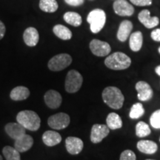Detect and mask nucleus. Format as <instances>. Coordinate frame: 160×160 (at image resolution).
<instances>
[{"mask_svg": "<svg viewBox=\"0 0 160 160\" xmlns=\"http://www.w3.org/2000/svg\"><path fill=\"white\" fill-rule=\"evenodd\" d=\"M65 146L70 154L77 155L82 151L84 143L79 138L69 137L65 140Z\"/></svg>", "mask_w": 160, "mask_h": 160, "instance_id": "ddd939ff", "label": "nucleus"}, {"mask_svg": "<svg viewBox=\"0 0 160 160\" xmlns=\"http://www.w3.org/2000/svg\"><path fill=\"white\" fill-rule=\"evenodd\" d=\"M63 18L66 22L72 26H74V27H79L82 22V17L76 12H67L64 14Z\"/></svg>", "mask_w": 160, "mask_h": 160, "instance_id": "393cba45", "label": "nucleus"}, {"mask_svg": "<svg viewBox=\"0 0 160 160\" xmlns=\"http://www.w3.org/2000/svg\"><path fill=\"white\" fill-rule=\"evenodd\" d=\"M83 82L82 76L76 70H71L68 73L65 79V87L66 91L73 93L81 88Z\"/></svg>", "mask_w": 160, "mask_h": 160, "instance_id": "39448f33", "label": "nucleus"}, {"mask_svg": "<svg viewBox=\"0 0 160 160\" xmlns=\"http://www.w3.org/2000/svg\"><path fill=\"white\" fill-rule=\"evenodd\" d=\"M158 51H159V53H160V47L159 48V50H158Z\"/></svg>", "mask_w": 160, "mask_h": 160, "instance_id": "4c0bfd02", "label": "nucleus"}, {"mask_svg": "<svg viewBox=\"0 0 160 160\" xmlns=\"http://www.w3.org/2000/svg\"><path fill=\"white\" fill-rule=\"evenodd\" d=\"M5 132L12 139L17 140L25 134L26 129L19 122L8 123L5 127Z\"/></svg>", "mask_w": 160, "mask_h": 160, "instance_id": "2eb2a0df", "label": "nucleus"}, {"mask_svg": "<svg viewBox=\"0 0 160 160\" xmlns=\"http://www.w3.org/2000/svg\"><path fill=\"white\" fill-rule=\"evenodd\" d=\"M2 153L7 160H21L20 153L15 148L5 146L2 150Z\"/></svg>", "mask_w": 160, "mask_h": 160, "instance_id": "bb28decb", "label": "nucleus"}, {"mask_svg": "<svg viewBox=\"0 0 160 160\" xmlns=\"http://www.w3.org/2000/svg\"><path fill=\"white\" fill-rule=\"evenodd\" d=\"M53 31L58 38L62 40H70L72 38L71 30L62 25H55L53 28Z\"/></svg>", "mask_w": 160, "mask_h": 160, "instance_id": "b1692460", "label": "nucleus"}, {"mask_svg": "<svg viewBox=\"0 0 160 160\" xmlns=\"http://www.w3.org/2000/svg\"><path fill=\"white\" fill-rule=\"evenodd\" d=\"M150 122L153 128L156 129L160 128V109L152 113L150 118Z\"/></svg>", "mask_w": 160, "mask_h": 160, "instance_id": "c756f323", "label": "nucleus"}, {"mask_svg": "<svg viewBox=\"0 0 160 160\" xmlns=\"http://www.w3.org/2000/svg\"><path fill=\"white\" fill-rule=\"evenodd\" d=\"M144 113H145V110H144L142 104L138 102L132 106L131 111H130L129 116L131 119H137L142 117Z\"/></svg>", "mask_w": 160, "mask_h": 160, "instance_id": "c85d7f7f", "label": "nucleus"}, {"mask_svg": "<svg viewBox=\"0 0 160 160\" xmlns=\"http://www.w3.org/2000/svg\"><path fill=\"white\" fill-rule=\"evenodd\" d=\"M5 26L4 25V23L2 21H0V40H1L4 37V36L5 34Z\"/></svg>", "mask_w": 160, "mask_h": 160, "instance_id": "f704fd0d", "label": "nucleus"}, {"mask_svg": "<svg viewBox=\"0 0 160 160\" xmlns=\"http://www.w3.org/2000/svg\"><path fill=\"white\" fill-rule=\"evenodd\" d=\"M119 160H137L135 153L130 150H125L121 153Z\"/></svg>", "mask_w": 160, "mask_h": 160, "instance_id": "7c9ffc66", "label": "nucleus"}, {"mask_svg": "<svg viewBox=\"0 0 160 160\" xmlns=\"http://www.w3.org/2000/svg\"><path fill=\"white\" fill-rule=\"evenodd\" d=\"M107 126L111 130L119 129L122 127V120L117 113H111L106 118Z\"/></svg>", "mask_w": 160, "mask_h": 160, "instance_id": "5701e85b", "label": "nucleus"}, {"mask_svg": "<svg viewBox=\"0 0 160 160\" xmlns=\"http://www.w3.org/2000/svg\"><path fill=\"white\" fill-rule=\"evenodd\" d=\"M87 22L90 24L92 33H98L102 30L106 22L105 12L102 9H94L88 13Z\"/></svg>", "mask_w": 160, "mask_h": 160, "instance_id": "20e7f679", "label": "nucleus"}, {"mask_svg": "<svg viewBox=\"0 0 160 160\" xmlns=\"http://www.w3.org/2000/svg\"><path fill=\"white\" fill-rule=\"evenodd\" d=\"M102 99L104 102L111 108L118 110L122 107L125 97L117 87H107L102 92Z\"/></svg>", "mask_w": 160, "mask_h": 160, "instance_id": "f257e3e1", "label": "nucleus"}, {"mask_svg": "<svg viewBox=\"0 0 160 160\" xmlns=\"http://www.w3.org/2000/svg\"><path fill=\"white\" fill-rule=\"evenodd\" d=\"M132 4L137 6H150L152 4V0H130Z\"/></svg>", "mask_w": 160, "mask_h": 160, "instance_id": "2f4dec72", "label": "nucleus"}, {"mask_svg": "<svg viewBox=\"0 0 160 160\" xmlns=\"http://www.w3.org/2000/svg\"><path fill=\"white\" fill-rule=\"evenodd\" d=\"M143 44V36L142 32L136 31L131 35L129 39L130 48L133 52H138L141 50Z\"/></svg>", "mask_w": 160, "mask_h": 160, "instance_id": "412c9836", "label": "nucleus"}, {"mask_svg": "<svg viewBox=\"0 0 160 160\" xmlns=\"http://www.w3.org/2000/svg\"><path fill=\"white\" fill-rule=\"evenodd\" d=\"M155 71H156V73H157L158 75L160 76V65L157 66V67L156 68H155Z\"/></svg>", "mask_w": 160, "mask_h": 160, "instance_id": "c9c22d12", "label": "nucleus"}, {"mask_svg": "<svg viewBox=\"0 0 160 160\" xmlns=\"http://www.w3.org/2000/svg\"><path fill=\"white\" fill-rule=\"evenodd\" d=\"M133 29V24L129 20H124L120 23L117 31V39L120 42H125L129 37Z\"/></svg>", "mask_w": 160, "mask_h": 160, "instance_id": "a211bd4d", "label": "nucleus"}, {"mask_svg": "<svg viewBox=\"0 0 160 160\" xmlns=\"http://www.w3.org/2000/svg\"><path fill=\"white\" fill-rule=\"evenodd\" d=\"M42 141L47 146L52 147L61 142L62 137L57 132L53 131H47L43 133Z\"/></svg>", "mask_w": 160, "mask_h": 160, "instance_id": "6ab92c4d", "label": "nucleus"}, {"mask_svg": "<svg viewBox=\"0 0 160 160\" xmlns=\"http://www.w3.org/2000/svg\"><path fill=\"white\" fill-rule=\"evenodd\" d=\"M113 8L115 13L121 17H131L134 13V8L126 0H116Z\"/></svg>", "mask_w": 160, "mask_h": 160, "instance_id": "9d476101", "label": "nucleus"}, {"mask_svg": "<svg viewBox=\"0 0 160 160\" xmlns=\"http://www.w3.org/2000/svg\"><path fill=\"white\" fill-rule=\"evenodd\" d=\"M65 3L68 4V5L77 7V6H80L82 5V4L85 2V0H65Z\"/></svg>", "mask_w": 160, "mask_h": 160, "instance_id": "473e14b6", "label": "nucleus"}, {"mask_svg": "<svg viewBox=\"0 0 160 160\" xmlns=\"http://www.w3.org/2000/svg\"><path fill=\"white\" fill-rule=\"evenodd\" d=\"M72 62V58L68 53H60L49 60L48 68L52 71H60L68 68Z\"/></svg>", "mask_w": 160, "mask_h": 160, "instance_id": "423d86ee", "label": "nucleus"}, {"mask_svg": "<svg viewBox=\"0 0 160 160\" xmlns=\"http://www.w3.org/2000/svg\"><path fill=\"white\" fill-rule=\"evenodd\" d=\"M146 160H153V159H146Z\"/></svg>", "mask_w": 160, "mask_h": 160, "instance_id": "58836bf2", "label": "nucleus"}, {"mask_svg": "<svg viewBox=\"0 0 160 160\" xmlns=\"http://www.w3.org/2000/svg\"><path fill=\"white\" fill-rule=\"evenodd\" d=\"M139 22L147 28H153L159 23V19L157 17H151V12L148 10H143L138 15Z\"/></svg>", "mask_w": 160, "mask_h": 160, "instance_id": "4468645a", "label": "nucleus"}, {"mask_svg": "<svg viewBox=\"0 0 160 160\" xmlns=\"http://www.w3.org/2000/svg\"><path fill=\"white\" fill-rule=\"evenodd\" d=\"M33 145V139L30 135H23L19 139L15 140L14 148L19 153H24L31 148Z\"/></svg>", "mask_w": 160, "mask_h": 160, "instance_id": "dca6fc26", "label": "nucleus"}, {"mask_svg": "<svg viewBox=\"0 0 160 160\" xmlns=\"http://www.w3.org/2000/svg\"><path fill=\"white\" fill-rule=\"evenodd\" d=\"M151 37L152 39L154 40L156 42H160V28H157L153 30L151 32Z\"/></svg>", "mask_w": 160, "mask_h": 160, "instance_id": "72a5a7b5", "label": "nucleus"}, {"mask_svg": "<svg viewBox=\"0 0 160 160\" xmlns=\"http://www.w3.org/2000/svg\"><path fill=\"white\" fill-rule=\"evenodd\" d=\"M151 133V129L147 123L139 122L136 125V134L139 137H145Z\"/></svg>", "mask_w": 160, "mask_h": 160, "instance_id": "cd10ccee", "label": "nucleus"}, {"mask_svg": "<svg viewBox=\"0 0 160 160\" xmlns=\"http://www.w3.org/2000/svg\"><path fill=\"white\" fill-rule=\"evenodd\" d=\"M159 141H160V138H159Z\"/></svg>", "mask_w": 160, "mask_h": 160, "instance_id": "ea45409f", "label": "nucleus"}, {"mask_svg": "<svg viewBox=\"0 0 160 160\" xmlns=\"http://www.w3.org/2000/svg\"><path fill=\"white\" fill-rule=\"evenodd\" d=\"M58 5L56 0H40L39 8L46 13H54L57 11Z\"/></svg>", "mask_w": 160, "mask_h": 160, "instance_id": "a878e982", "label": "nucleus"}, {"mask_svg": "<svg viewBox=\"0 0 160 160\" xmlns=\"http://www.w3.org/2000/svg\"><path fill=\"white\" fill-rule=\"evenodd\" d=\"M90 49L93 54L101 57L108 55L111 51V48L108 43L96 39L90 42Z\"/></svg>", "mask_w": 160, "mask_h": 160, "instance_id": "6e6552de", "label": "nucleus"}, {"mask_svg": "<svg viewBox=\"0 0 160 160\" xmlns=\"http://www.w3.org/2000/svg\"><path fill=\"white\" fill-rule=\"evenodd\" d=\"M23 39L25 43L29 47H34L39 42V32L35 28H28L23 33Z\"/></svg>", "mask_w": 160, "mask_h": 160, "instance_id": "f3484780", "label": "nucleus"}, {"mask_svg": "<svg viewBox=\"0 0 160 160\" xmlns=\"http://www.w3.org/2000/svg\"><path fill=\"white\" fill-rule=\"evenodd\" d=\"M137 148L140 152L146 154H153L157 152L158 146L157 143L151 140H141L137 143Z\"/></svg>", "mask_w": 160, "mask_h": 160, "instance_id": "aec40b11", "label": "nucleus"}, {"mask_svg": "<svg viewBox=\"0 0 160 160\" xmlns=\"http://www.w3.org/2000/svg\"><path fill=\"white\" fill-rule=\"evenodd\" d=\"M110 129L107 125L95 124L91 128V140L93 143H99L109 134Z\"/></svg>", "mask_w": 160, "mask_h": 160, "instance_id": "1a4fd4ad", "label": "nucleus"}, {"mask_svg": "<svg viewBox=\"0 0 160 160\" xmlns=\"http://www.w3.org/2000/svg\"><path fill=\"white\" fill-rule=\"evenodd\" d=\"M17 122L22 125L26 130L31 131H37L41 125L39 115L32 111H20L17 116Z\"/></svg>", "mask_w": 160, "mask_h": 160, "instance_id": "7ed1b4c3", "label": "nucleus"}, {"mask_svg": "<svg viewBox=\"0 0 160 160\" xmlns=\"http://www.w3.org/2000/svg\"><path fill=\"white\" fill-rule=\"evenodd\" d=\"M30 91L28 88L24 87V86H18L12 90L11 92V99L14 101H22L25 100L29 97Z\"/></svg>", "mask_w": 160, "mask_h": 160, "instance_id": "4be33fe9", "label": "nucleus"}, {"mask_svg": "<svg viewBox=\"0 0 160 160\" xmlns=\"http://www.w3.org/2000/svg\"><path fill=\"white\" fill-rule=\"evenodd\" d=\"M70 122V117L65 113H59L51 116L48 120V125L54 130L65 129L69 125Z\"/></svg>", "mask_w": 160, "mask_h": 160, "instance_id": "0eeeda50", "label": "nucleus"}, {"mask_svg": "<svg viewBox=\"0 0 160 160\" xmlns=\"http://www.w3.org/2000/svg\"><path fill=\"white\" fill-rule=\"evenodd\" d=\"M0 160H2V157L1 155H0Z\"/></svg>", "mask_w": 160, "mask_h": 160, "instance_id": "e433bc0d", "label": "nucleus"}, {"mask_svg": "<svg viewBox=\"0 0 160 160\" xmlns=\"http://www.w3.org/2000/svg\"><path fill=\"white\" fill-rule=\"evenodd\" d=\"M136 90L138 92L137 97L140 101H149L153 95V90L148 83L144 81H139L136 84Z\"/></svg>", "mask_w": 160, "mask_h": 160, "instance_id": "9b49d317", "label": "nucleus"}, {"mask_svg": "<svg viewBox=\"0 0 160 160\" xmlns=\"http://www.w3.org/2000/svg\"><path fill=\"white\" fill-rule=\"evenodd\" d=\"M131 64V58L122 52L113 53L105 60L106 67L114 71H120V70L128 68Z\"/></svg>", "mask_w": 160, "mask_h": 160, "instance_id": "f03ea898", "label": "nucleus"}, {"mask_svg": "<svg viewBox=\"0 0 160 160\" xmlns=\"http://www.w3.org/2000/svg\"><path fill=\"white\" fill-rule=\"evenodd\" d=\"M44 99L48 107L51 109L58 108L61 105L62 101L61 94L54 90H50L46 92Z\"/></svg>", "mask_w": 160, "mask_h": 160, "instance_id": "f8f14e48", "label": "nucleus"}]
</instances>
